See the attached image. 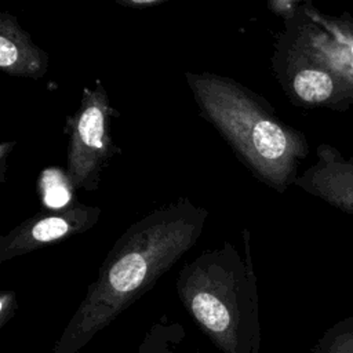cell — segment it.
Here are the masks:
<instances>
[{"label":"cell","instance_id":"1","mask_svg":"<svg viewBox=\"0 0 353 353\" xmlns=\"http://www.w3.org/2000/svg\"><path fill=\"white\" fill-rule=\"evenodd\" d=\"M210 212L181 197L130 225L105 256L95 280L51 353H77L154 287L199 240Z\"/></svg>","mask_w":353,"mask_h":353},{"label":"cell","instance_id":"2","mask_svg":"<svg viewBox=\"0 0 353 353\" xmlns=\"http://www.w3.org/2000/svg\"><path fill=\"white\" fill-rule=\"evenodd\" d=\"M199 113L218 131L251 174L283 193L309 153L305 135L270 103L236 80L211 72L185 73Z\"/></svg>","mask_w":353,"mask_h":353},{"label":"cell","instance_id":"3","mask_svg":"<svg viewBox=\"0 0 353 353\" xmlns=\"http://www.w3.org/2000/svg\"><path fill=\"white\" fill-rule=\"evenodd\" d=\"M244 254L225 241L201 251L176 277L186 313L222 353H258L261 341L258 290L250 233H241Z\"/></svg>","mask_w":353,"mask_h":353},{"label":"cell","instance_id":"4","mask_svg":"<svg viewBox=\"0 0 353 353\" xmlns=\"http://www.w3.org/2000/svg\"><path fill=\"white\" fill-rule=\"evenodd\" d=\"M273 68L285 94L298 105L335 110L353 105V74L345 51L310 19L280 37Z\"/></svg>","mask_w":353,"mask_h":353},{"label":"cell","instance_id":"5","mask_svg":"<svg viewBox=\"0 0 353 353\" xmlns=\"http://www.w3.org/2000/svg\"><path fill=\"white\" fill-rule=\"evenodd\" d=\"M119 114L101 80L84 87L76 112L66 121V175L74 192L97 190L105 167L120 152L110 131V121Z\"/></svg>","mask_w":353,"mask_h":353},{"label":"cell","instance_id":"6","mask_svg":"<svg viewBox=\"0 0 353 353\" xmlns=\"http://www.w3.org/2000/svg\"><path fill=\"white\" fill-rule=\"evenodd\" d=\"M99 216V207L76 200L61 210H44L0 237V262L88 232L98 223Z\"/></svg>","mask_w":353,"mask_h":353},{"label":"cell","instance_id":"7","mask_svg":"<svg viewBox=\"0 0 353 353\" xmlns=\"http://www.w3.org/2000/svg\"><path fill=\"white\" fill-rule=\"evenodd\" d=\"M316 154V163L296 176L294 185L353 215V156L346 159L328 143L319 145Z\"/></svg>","mask_w":353,"mask_h":353},{"label":"cell","instance_id":"8","mask_svg":"<svg viewBox=\"0 0 353 353\" xmlns=\"http://www.w3.org/2000/svg\"><path fill=\"white\" fill-rule=\"evenodd\" d=\"M0 69L14 77L39 80L48 70V54L36 46L15 15L0 14Z\"/></svg>","mask_w":353,"mask_h":353},{"label":"cell","instance_id":"9","mask_svg":"<svg viewBox=\"0 0 353 353\" xmlns=\"http://www.w3.org/2000/svg\"><path fill=\"white\" fill-rule=\"evenodd\" d=\"M185 336L183 325L164 314L149 327L134 353H176Z\"/></svg>","mask_w":353,"mask_h":353},{"label":"cell","instance_id":"10","mask_svg":"<svg viewBox=\"0 0 353 353\" xmlns=\"http://www.w3.org/2000/svg\"><path fill=\"white\" fill-rule=\"evenodd\" d=\"M37 192L46 210H61L74 201V190L66 172L57 167H48L40 172Z\"/></svg>","mask_w":353,"mask_h":353},{"label":"cell","instance_id":"11","mask_svg":"<svg viewBox=\"0 0 353 353\" xmlns=\"http://www.w3.org/2000/svg\"><path fill=\"white\" fill-rule=\"evenodd\" d=\"M303 14L328 34H331L336 43L343 48L347 66L353 74V18L349 14L341 17H327L320 14L316 8L306 4Z\"/></svg>","mask_w":353,"mask_h":353},{"label":"cell","instance_id":"12","mask_svg":"<svg viewBox=\"0 0 353 353\" xmlns=\"http://www.w3.org/2000/svg\"><path fill=\"white\" fill-rule=\"evenodd\" d=\"M312 353H353V316L331 325L313 345Z\"/></svg>","mask_w":353,"mask_h":353},{"label":"cell","instance_id":"13","mask_svg":"<svg viewBox=\"0 0 353 353\" xmlns=\"http://www.w3.org/2000/svg\"><path fill=\"white\" fill-rule=\"evenodd\" d=\"M17 296L14 291H1L0 294V328H3L15 314Z\"/></svg>","mask_w":353,"mask_h":353},{"label":"cell","instance_id":"14","mask_svg":"<svg viewBox=\"0 0 353 353\" xmlns=\"http://www.w3.org/2000/svg\"><path fill=\"white\" fill-rule=\"evenodd\" d=\"M270 7L274 10V12L283 15L285 18V21H290L295 17L296 14V7L298 3L296 1H272Z\"/></svg>","mask_w":353,"mask_h":353},{"label":"cell","instance_id":"15","mask_svg":"<svg viewBox=\"0 0 353 353\" xmlns=\"http://www.w3.org/2000/svg\"><path fill=\"white\" fill-rule=\"evenodd\" d=\"M14 145H15V142H4V143H1V146H0V157H1V163H0V165H1L0 178H1V182H4V174H6V157H7V154L12 150Z\"/></svg>","mask_w":353,"mask_h":353},{"label":"cell","instance_id":"16","mask_svg":"<svg viewBox=\"0 0 353 353\" xmlns=\"http://www.w3.org/2000/svg\"><path fill=\"white\" fill-rule=\"evenodd\" d=\"M193 353H201V350H199V349H194V350H193Z\"/></svg>","mask_w":353,"mask_h":353}]
</instances>
